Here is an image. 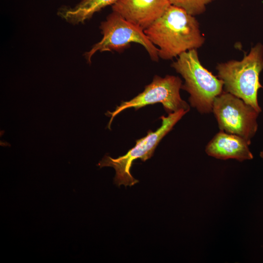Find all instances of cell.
Returning a JSON list of instances; mask_svg holds the SVG:
<instances>
[{
  "mask_svg": "<svg viewBox=\"0 0 263 263\" xmlns=\"http://www.w3.org/2000/svg\"><path fill=\"white\" fill-rule=\"evenodd\" d=\"M144 32L158 48L159 57L165 60L197 49L205 40L194 16L172 5Z\"/></svg>",
  "mask_w": 263,
  "mask_h": 263,
  "instance_id": "cell-1",
  "label": "cell"
},
{
  "mask_svg": "<svg viewBox=\"0 0 263 263\" xmlns=\"http://www.w3.org/2000/svg\"><path fill=\"white\" fill-rule=\"evenodd\" d=\"M218 77L224 82L225 92L242 99L258 113V92L263 86L259 75L263 70V46L258 43L241 60H231L218 64Z\"/></svg>",
  "mask_w": 263,
  "mask_h": 263,
  "instance_id": "cell-2",
  "label": "cell"
},
{
  "mask_svg": "<svg viewBox=\"0 0 263 263\" xmlns=\"http://www.w3.org/2000/svg\"><path fill=\"white\" fill-rule=\"evenodd\" d=\"M171 66L184 79L182 89L189 94L191 106L201 113L212 112L214 99L223 92L224 82L202 65L197 49L183 53Z\"/></svg>",
  "mask_w": 263,
  "mask_h": 263,
  "instance_id": "cell-3",
  "label": "cell"
},
{
  "mask_svg": "<svg viewBox=\"0 0 263 263\" xmlns=\"http://www.w3.org/2000/svg\"><path fill=\"white\" fill-rule=\"evenodd\" d=\"M188 112L181 110L169 113L168 116H161L162 124L154 132L149 131L144 137L137 139L135 145L126 154L117 158L105 155L98 163L100 168L113 167L115 170L114 182L118 186H132L139 182L131 174V169L135 160L140 159L145 161L153 154L155 149L162 139L167 134L174 126Z\"/></svg>",
  "mask_w": 263,
  "mask_h": 263,
  "instance_id": "cell-4",
  "label": "cell"
},
{
  "mask_svg": "<svg viewBox=\"0 0 263 263\" xmlns=\"http://www.w3.org/2000/svg\"><path fill=\"white\" fill-rule=\"evenodd\" d=\"M103 35L101 39L84 54L88 63L97 52H121L130 46L131 43L141 45L152 60L159 59L158 48L149 39L144 31L125 19L119 14L112 12L100 25Z\"/></svg>",
  "mask_w": 263,
  "mask_h": 263,
  "instance_id": "cell-5",
  "label": "cell"
},
{
  "mask_svg": "<svg viewBox=\"0 0 263 263\" xmlns=\"http://www.w3.org/2000/svg\"><path fill=\"white\" fill-rule=\"evenodd\" d=\"M182 86V81L178 76L167 75L162 77L155 75L152 82L145 86L142 93L129 101H122L114 111H108L105 113L111 117L108 128L111 130L113 118L127 109L132 108L136 110L148 105L161 103L168 114L181 110L188 112L189 106L181 98L180 94Z\"/></svg>",
  "mask_w": 263,
  "mask_h": 263,
  "instance_id": "cell-6",
  "label": "cell"
},
{
  "mask_svg": "<svg viewBox=\"0 0 263 263\" xmlns=\"http://www.w3.org/2000/svg\"><path fill=\"white\" fill-rule=\"evenodd\" d=\"M212 112L220 130L242 137L248 143L258 129V113L236 96L223 92L214 100Z\"/></svg>",
  "mask_w": 263,
  "mask_h": 263,
  "instance_id": "cell-7",
  "label": "cell"
},
{
  "mask_svg": "<svg viewBox=\"0 0 263 263\" xmlns=\"http://www.w3.org/2000/svg\"><path fill=\"white\" fill-rule=\"evenodd\" d=\"M170 5L169 0H117L112 8L113 12L144 31Z\"/></svg>",
  "mask_w": 263,
  "mask_h": 263,
  "instance_id": "cell-8",
  "label": "cell"
},
{
  "mask_svg": "<svg viewBox=\"0 0 263 263\" xmlns=\"http://www.w3.org/2000/svg\"><path fill=\"white\" fill-rule=\"evenodd\" d=\"M250 144L240 136L220 130L208 143L205 151L208 155L217 159L243 161L253 158L248 147Z\"/></svg>",
  "mask_w": 263,
  "mask_h": 263,
  "instance_id": "cell-9",
  "label": "cell"
},
{
  "mask_svg": "<svg viewBox=\"0 0 263 263\" xmlns=\"http://www.w3.org/2000/svg\"><path fill=\"white\" fill-rule=\"evenodd\" d=\"M117 0H81L73 7H60L57 15L68 23L74 25L83 23L96 13L112 5Z\"/></svg>",
  "mask_w": 263,
  "mask_h": 263,
  "instance_id": "cell-10",
  "label": "cell"
},
{
  "mask_svg": "<svg viewBox=\"0 0 263 263\" xmlns=\"http://www.w3.org/2000/svg\"><path fill=\"white\" fill-rule=\"evenodd\" d=\"M172 5L185 10L192 16L200 15L206 10V6L214 0H169Z\"/></svg>",
  "mask_w": 263,
  "mask_h": 263,
  "instance_id": "cell-11",
  "label": "cell"
},
{
  "mask_svg": "<svg viewBox=\"0 0 263 263\" xmlns=\"http://www.w3.org/2000/svg\"><path fill=\"white\" fill-rule=\"evenodd\" d=\"M260 156L263 159V150L260 152Z\"/></svg>",
  "mask_w": 263,
  "mask_h": 263,
  "instance_id": "cell-12",
  "label": "cell"
}]
</instances>
